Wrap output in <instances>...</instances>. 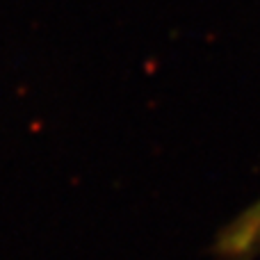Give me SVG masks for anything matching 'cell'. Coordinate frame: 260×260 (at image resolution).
<instances>
[{
	"mask_svg": "<svg viewBox=\"0 0 260 260\" xmlns=\"http://www.w3.org/2000/svg\"><path fill=\"white\" fill-rule=\"evenodd\" d=\"M215 253L221 260H253L260 253V201L219 233Z\"/></svg>",
	"mask_w": 260,
	"mask_h": 260,
	"instance_id": "obj_1",
	"label": "cell"
}]
</instances>
